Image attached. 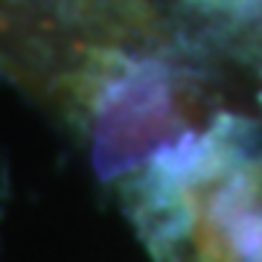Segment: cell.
Here are the masks:
<instances>
[{"label": "cell", "mask_w": 262, "mask_h": 262, "mask_svg": "<svg viewBox=\"0 0 262 262\" xmlns=\"http://www.w3.org/2000/svg\"><path fill=\"white\" fill-rule=\"evenodd\" d=\"M134 58L96 47L47 0H0V76L79 137L108 82Z\"/></svg>", "instance_id": "cell-1"}, {"label": "cell", "mask_w": 262, "mask_h": 262, "mask_svg": "<svg viewBox=\"0 0 262 262\" xmlns=\"http://www.w3.org/2000/svg\"><path fill=\"white\" fill-rule=\"evenodd\" d=\"M189 131L195 128L184 111L178 67L169 56H140L102 91L88 125V140L99 178L114 184L140 172Z\"/></svg>", "instance_id": "cell-2"}]
</instances>
